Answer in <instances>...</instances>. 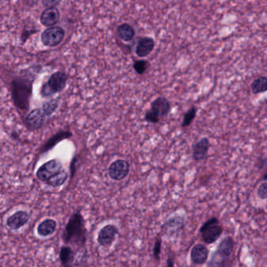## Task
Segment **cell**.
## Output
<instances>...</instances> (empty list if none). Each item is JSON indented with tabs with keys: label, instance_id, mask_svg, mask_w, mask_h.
<instances>
[{
	"label": "cell",
	"instance_id": "obj_10",
	"mask_svg": "<svg viewBox=\"0 0 267 267\" xmlns=\"http://www.w3.org/2000/svg\"><path fill=\"white\" fill-rule=\"evenodd\" d=\"M185 218L182 216H173L164 222L161 226V231L166 236H173L184 228Z\"/></svg>",
	"mask_w": 267,
	"mask_h": 267
},
{
	"label": "cell",
	"instance_id": "obj_4",
	"mask_svg": "<svg viewBox=\"0 0 267 267\" xmlns=\"http://www.w3.org/2000/svg\"><path fill=\"white\" fill-rule=\"evenodd\" d=\"M67 82V74L62 72H55L45 84H43L40 94L43 97H49L54 94H59L65 88Z\"/></svg>",
	"mask_w": 267,
	"mask_h": 267
},
{
	"label": "cell",
	"instance_id": "obj_24",
	"mask_svg": "<svg viewBox=\"0 0 267 267\" xmlns=\"http://www.w3.org/2000/svg\"><path fill=\"white\" fill-rule=\"evenodd\" d=\"M60 99L57 98V99H51L50 100H48L47 102L44 103L43 104V112L45 113L47 117L51 116L56 110H57L58 106H59Z\"/></svg>",
	"mask_w": 267,
	"mask_h": 267
},
{
	"label": "cell",
	"instance_id": "obj_33",
	"mask_svg": "<svg viewBox=\"0 0 267 267\" xmlns=\"http://www.w3.org/2000/svg\"></svg>",
	"mask_w": 267,
	"mask_h": 267
},
{
	"label": "cell",
	"instance_id": "obj_12",
	"mask_svg": "<svg viewBox=\"0 0 267 267\" xmlns=\"http://www.w3.org/2000/svg\"><path fill=\"white\" fill-rule=\"evenodd\" d=\"M30 220V216L26 211L19 210L11 215L6 220V226L13 231H16L26 225Z\"/></svg>",
	"mask_w": 267,
	"mask_h": 267
},
{
	"label": "cell",
	"instance_id": "obj_8",
	"mask_svg": "<svg viewBox=\"0 0 267 267\" xmlns=\"http://www.w3.org/2000/svg\"><path fill=\"white\" fill-rule=\"evenodd\" d=\"M130 172V165L126 160L118 159L110 164L108 174L112 180L120 181L124 180Z\"/></svg>",
	"mask_w": 267,
	"mask_h": 267
},
{
	"label": "cell",
	"instance_id": "obj_3",
	"mask_svg": "<svg viewBox=\"0 0 267 267\" xmlns=\"http://www.w3.org/2000/svg\"><path fill=\"white\" fill-rule=\"evenodd\" d=\"M171 110V103L167 98L160 96L151 103V108L145 113V121L157 124L161 118L167 116Z\"/></svg>",
	"mask_w": 267,
	"mask_h": 267
},
{
	"label": "cell",
	"instance_id": "obj_22",
	"mask_svg": "<svg viewBox=\"0 0 267 267\" xmlns=\"http://www.w3.org/2000/svg\"><path fill=\"white\" fill-rule=\"evenodd\" d=\"M251 87V91L255 95L267 92V77L260 76L257 78L253 81Z\"/></svg>",
	"mask_w": 267,
	"mask_h": 267
},
{
	"label": "cell",
	"instance_id": "obj_6",
	"mask_svg": "<svg viewBox=\"0 0 267 267\" xmlns=\"http://www.w3.org/2000/svg\"><path fill=\"white\" fill-rule=\"evenodd\" d=\"M63 170V166L62 161L54 158L49 160L39 167L36 172V177L40 181L47 183Z\"/></svg>",
	"mask_w": 267,
	"mask_h": 267
},
{
	"label": "cell",
	"instance_id": "obj_21",
	"mask_svg": "<svg viewBox=\"0 0 267 267\" xmlns=\"http://www.w3.org/2000/svg\"><path fill=\"white\" fill-rule=\"evenodd\" d=\"M117 32L123 41L129 42L134 39L136 35V31H135L134 28L129 24H122L119 25L117 29Z\"/></svg>",
	"mask_w": 267,
	"mask_h": 267
},
{
	"label": "cell",
	"instance_id": "obj_17",
	"mask_svg": "<svg viewBox=\"0 0 267 267\" xmlns=\"http://www.w3.org/2000/svg\"><path fill=\"white\" fill-rule=\"evenodd\" d=\"M60 17H61V15L57 7H49V8H46L42 13L40 21L42 25L49 28L57 25L59 21Z\"/></svg>",
	"mask_w": 267,
	"mask_h": 267
},
{
	"label": "cell",
	"instance_id": "obj_19",
	"mask_svg": "<svg viewBox=\"0 0 267 267\" xmlns=\"http://www.w3.org/2000/svg\"><path fill=\"white\" fill-rule=\"evenodd\" d=\"M57 229V222L53 219H47L39 223L37 227V234L40 236H48L53 235Z\"/></svg>",
	"mask_w": 267,
	"mask_h": 267
},
{
	"label": "cell",
	"instance_id": "obj_25",
	"mask_svg": "<svg viewBox=\"0 0 267 267\" xmlns=\"http://www.w3.org/2000/svg\"><path fill=\"white\" fill-rule=\"evenodd\" d=\"M196 115H197V108L193 106L189 109V110L184 114V118L182 122L181 126L183 128L190 126L193 121L195 119Z\"/></svg>",
	"mask_w": 267,
	"mask_h": 267
},
{
	"label": "cell",
	"instance_id": "obj_14",
	"mask_svg": "<svg viewBox=\"0 0 267 267\" xmlns=\"http://www.w3.org/2000/svg\"><path fill=\"white\" fill-rule=\"evenodd\" d=\"M210 141L208 138L203 137L196 142L192 147V157L195 161H201L205 158L210 149Z\"/></svg>",
	"mask_w": 267,
	"mask_h": 267
},
{
	"label": "cell",
	"instance_id": "obj_9",
	"mask_svg": "<svg viewBox=\"0 0 267 267\" xmlns=\"http://www.w3.org/2000/svg\"><path fill=\"white\" fill-rule=\"evenodd\" d=\"M46 117L47 115L41 108L33 109L25 116V126L30 130H38L45 124Z\"/></svg>",
	"mask_w": 267,
	"mask_h": 267
},
{
	"label": "cell",
	"instance_id": "obj_18",
	"mask_svg": "<svg viewBox=\"0 0 267 267\" xmlns=\"http://www.w3.org/2000/svg\"><path fill=\"white\" fill-rule=\"evenodd\" d=\"M155 43L151 37H144L140 39L136 47V53L140 57H147L155 48Z\"/></svg>",
	"mask_w": 267,
	"mask_h": 267
},
{
	"label": "cell",
	"instance_id": "obj_5",
	"mask_svg": "<svg viewBox=\"0 0 267 267\" xmlns=\"http://www.w3.org/2000/svg\"><path fill=\"white\" fill-rule=\"evenodd\" d=\"M235 241L231 236H226L225 238L222 239L216 249V252L213 254L212 259L209 262L212 263L216 261L213 263L212 267H223L228 265L226 262H227L229 257L232 255L235 249Z\"/></svg>",
	"mask_w": 267,
	"mask_h": 267
},
{
	"label": "cell",
	"instance_id": "obj_30",
	"mask_svg": "<svg viewBox=\"0 0 267 267\" xmlns=\"http://www.w3.org/2000/svg\"><path fill=\"white\" fill-rule=\"evenodd\" d=\"M77 161V158L76 157H74L72 159V162H71V165H70V173H71V178H73L74 175H75V173H76V163Z\"/></svg>",
	"mask_w": 267,
	"mask_h": 267
},
{
	"label": "cell",
	"instance_id": "obj_2",
	"mask_svg": "<svg viewBox=\"0 0 267 267\" xmlns=\"http://www.w3.org/2000/svg\"><path fill=\"white\" fill-rule=\"evenodd\" d=\"M87 234L83 216L80 211H77L70 216L69 220L62 235V239L64 244L76 247V251H79L80 249H85Z\"/></svg>",
	"mask_w": 267,
	"mask_h": 267
},
{
	"label": "cell",
	"instance_id": "obj_20",
	"mask_svg": "<svg viewBox=\"0 0 267 267\" xmlns=\"http://www.w3.org/2000/svg\"><path fill=\"white\" fill-rule=\"evenodd\" d=\"M60 260L63 267H70L73 266L75 263V259L76 257V251H74L73 249L70 246L62 247L61 251H60Z\"/></svg>",
	"mask_w": 267,
	"mask_h": 267
},
{
	"label": "cell",
	"instance_id": "obj_31",
	"mask_svg": "<svg viewBox=\"0 0 267 267\" xmlns=\"http://www.w3.org/2000/svg\"><path fill=\"white\" fill-rule=\"evenodd\" d=\"M167 266L168 267H173L174 266V263L173 260H172L170 258H169L167 260Z\"/></svg>",
	"mask_w": 267,
	"mask_h": 267
},
{
	"label": "cell",
	"instance_id": "obj_28",
	"mask_svg": "<svg viewBox=\"0 0 267 267\" xmlns=\"http://www.w3.org/2000/svg\"><path fill=\"white\" fill-rule=\"evenodd\" d=\"M161 239L157 238L155 241V245H154L153 249V255L155 257V259L157 261L160 260V255H161Z\"/></svg>",
	"mask_w": 267,
	"mask_h": 267
},
{
	"label": "cell",
	"instance_id": "obj_15",
	"mask_svg": "<svg viewBox=\"0 0 267 267\" xmlns=\"http://www.w3.org/2000/svg\"><path fill=\"white\" fill-rule=\"evenodd\" d=\"M72 133L70 130H60L57 133L53 135V137H50L44 144L40 147L39 153L44 154L47 151H50L55 147L57 143H59L61 141L63 140L68 139L72 137Z\"/></svg>",
	"mask_w": 267,
	"mask_h": 267
},
{
	"label": "cell",
	"instance_id": "obj_13",
	"mask_svg": "<svg viewBox=\"0 0 267 267\" xmlns=\"http://www.w3.org/2000/svg\"><path fill=\"white\" fill-rule=\"evenodd\" d=\"M223 232L222 226L219 223L211 225L201 231L202 234V241L205 243L206 245H212L213 243L220 237Z\"/></svg>",
	"mask_w": 267,
	"mask_h": 267
},
{
	"label": "cell",
	"instance_id": "obj_32",
	"mask_svg": "<svg viewBox=\"0 0 267 267\" xmlns=\"http://www.w3.org/2000/svg\"><path fill=\"white\" fill-rule=\"evenodd\" d=\"M263 181H266V180H267V173H266L265 175H263Z\"/></svg>",
	"mask_w": 267,
	"mask_h": 267
},
{
	"label": "cell",
	"instance_id": "obj_1",
	"mask_svg": "<svg viewBox=\"0 0 267 267\" xmlns=\"http://www.w3.org/2000/svg\"><path fill=\"white\" fill-rule=\"evenodd\" d=\"M42 67L35 64L24 70L20 76L11 82V96L13 102L17 110L28 112L30 108V100L32 96L33 83Z\"/></svg>",
	"mask_w": 267,
	"mask_h": 267
},
{
	"label": "cell",
	"instance_id": "obj_23",
	"mask_svg": "<svg viewBox=\"0 0 267 267\" xmlns=\"http://www.w3.org/2000/svg\"><path fill=\"white\" fill-rule=\"evenodd\" d=\"M67 179H68V173L63 169L62 172H60L59 173L57 174L54 177L51 178L46 184L47 185L51 186L53 188H58V187H61V186L65 184Z\"/></svg>",
	"mask_w": 267,
	"mask_h": 267
},
{
	"label": "cell",
	"instance_id": "obj_16",
	"mask_svg": "<svg viewBox=\"0 0 267 267\" xmlns=\"http://www.w3.org/2000/svg\"><path fill=\"white\" fill-rule=\"evenodd\" d=\"M209 255L208 248L203 244H197L190 251V260L195 265H202L207 262Z\"/></svg>",
	"mask_w": 267,
	"mask_h": 267
},
{
	"label": "cell",
	"instance_id": "obj_7",
	"mask_svg": "<svg viewBox=\"0 0 267 267\" xmlns=\"http://www.w3.org/2000/svg\"><path fill=\"white\" fill-rule=\"evenodd\" d=\"M64 36L65 31L62 27H49L42 33V43L46 47H55L63 42Z\"/></svg>",
	"mask_w": 267,
	"mask_h": 267
},
{
	"label": "cell",
	"instance_id": "obj_11",
	"mask_svg": "<svg viewBox=\"0 0 267 267\" xmlns=\"http://www.w3.org/2000/svg\"><path fill=\"white\" fill-rule=\"evenodd\" d=\"M118 234V229L115 225L104 226L98 233L97 242L101 246H108L114 242Z\"/></svg>",
	"mask_w": 267,
	"mask_h": 267
},
{
	"label": "cell",
	"instance_id": "obj_26",
	"mask_svg": "<svg viewBox=\"0 0 267 267\" xmlns=\"http://www.w3.org/2000/svg\"><path fill=\"white\" fill-rule=\"evenodd\" d=\"M148 67H149V63L146 60L136 61L133 63V68H134L135 72H137L138 75H141V76L146 72Z\"/></svg>",
	"mask_w": 267,
	"mask_h": 267
},
{
	"label": "cell",
	"instance_id": "obj_29",
	"mask_svg": "<svg viewBox=\"0 0 267 267\" xmlns=\"http://www.w3.org/2000/svg\"><path fill=\"white\" fill-rule=\"evenodd\" d=\"M62 0H42V4L44 7H57Z\"/></svg>",
	"mask_w": 267,
	"mask_h": 267
},
{
	"label": "cell",
	"instance_id": "obj_27",
	"mask_svg": "<svg viewBox=\"0 0 267 267\" xmlns=\"http://www.w3.org/2000/svg\"><path fill=\"white\" fill-rule=\"evenodd\" d=\"M257 195L260 199H263V200L267 199V180L263 182L259 185L258 190H257Z\"/></svg>",
	"mask_w": 267,
	"mask_h": 267
}]
</instances>
